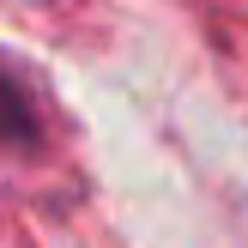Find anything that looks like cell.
<instances>
[{
    "label": "cell",
    "mask_w": 248,
    "mask_h": 248,
    "mask_svg": "<svg viewBox=\"0 0 248 248\" xmlns=\"http://www.w3.org/2000/svg\"><path fill=\"white\" fill-rule=\"evenodd\" d=\"M0 140L6 145H36L43 140V121H36V103L31 91L18 85V73L0 61Z\"/></svg>",
    "instance_id": "obj_1"
}]
</instances>
